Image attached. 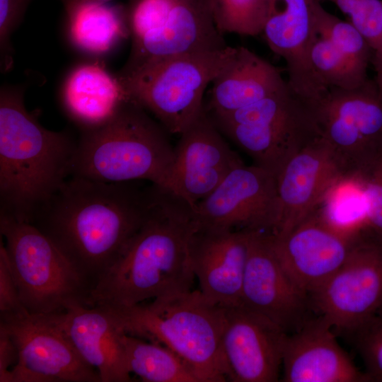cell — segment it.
I'll use <instances>...</instances> for the list:
<instances>
[{
  "label": "cell",
  "mask_w": 382,
  "mask_h": 382,
  "mask_svg": "<svg viewBox=\"0 0 382 382\" xmlns=\"http://www.w3.org/2000/svg\"><path fill=\"white\" fill-rule=\"evenodd\" d=\"M70 176L31 224L57 247L93 289L144 224L152 184Z\"/></svg>",
  "instance_id": "cell-1"
},
{
  "label": "cell",
  "mask_w": 382,
  "mask_h": 382,
  "mask_svg": "<svg viewBox=\"0 0 382 382\" xmlns=\"http://www.w3.org/2000/svg\"><path fill=\"white\" fill-rule=\"evenodd\" d=\"M195 209L170 190L152 184L144 224L100 277L90 306L129 307L192 291L195 277L189 244L198 226Z\"/></svg>",
  "instance_id": "cell-2"
},
{
  "label": "cell",
  "mask_w": 382,
  "mask_h": 382,
  "mask_svg": "<svg viewBox=\"0 0 382 382\" xmlns=\"http://www.w3.org/2000/svg\"><path fill=\"white\" fill-rule=\"evenodd\" d=\"M66 131L47 129L25 108L23 90L0 91V214L32 224L71 176L76 148Z\"/></svg>",
  "instance_id": "cell-3"
},
{
  "label": "cell",
  "mask_w": 382,
  "mask_h": 382,
  "mask_svg": "<svg viewBox=\"0 0 382 382\" xmlns=\"http://www.w3.org/2000/svg\"><path fill=\"white\" fill-rule=\"evenodd\" d=\"M104 307L125 334L171 349L191 366L200 382L228 379L221 346L224 309L199 290L129 307Z\"/></svg>",
  "instance_id": "cell-4"
},
{
  "label": "cell",
  "mask_w": 382,
  "mask_h": 382,
  "mask_svg": "<svg viewBox=\"0 0 382 382\" xmlns=\"http://www.w3.org/2000/svg\"><path fill=\"white\" fill-rule=\"evenodd\" d=\"M168 134L129 99L108 124L81 132L71 176L106 183L147 180L168 189L174 157Z\"/></svg>",
  "instance_id": "cell-5"
},
{
  "label": "cell",
  "mask_w": 382,
  "mask_h": 382,
  "mask_svg": "<svg viewBox=\"0 0 382 382\" xmlns=\"http://www.w3.org/2000/svg\"><path fill=\"white\" fill-rule=\"evenodd\" d=\"M0 231L21 301L28 312L53 314L91 306V284L34 225L0 214Z\"/></svg>",
  "instance_id": "cell-6"
},
{
  "label": "cell",
  "mask_w": 382,
  "mask_h": 382,
  "mask_svg": "<svg viewBox=\"0 0 382 382\" xmlns=\"http://www.w3.org/2000/svg\"><path fill=\"white\" fill-rule=\"evenodd\" d=\"M235 48L174 56L116 75L129 99L151 112L169 134H180L203 112L204 91Z\"/></svg>",
  "instance_id": "cell-7"
},
{
  "label": "cell",
  "mask_w": 382,
  "mask_h": 382,
  "mask_svg": "<svg viewBox=\"0 0 382 382\" xmlns=\"http://www.w3.org/2000/svg\"><path fill=\"white\" fill-rule=\"evenodd\" d=\"M125 8L132 47L119 74L228 46L216 26L210 0H128Z\"/></svg>",
  "instance_id": "cell-8"
},
{
  "label": "cell",
  "mask_w": 382,
  "mask_h": 382,
  "mask_svg": "<svg viewBox=\"0 0 382 382\" xmlns=\"http://www.w3.org/2000/svg\"><path fill=\"white\" fill-rule=\"evenodd\" d=\"M210 115L221 133L255 165L274 175L291 154L319 136L312 105L289 84L246 107Z\"/></svg>",
  "instance_id": "cell-9"
},
{
  "label": "cell",
  "mask_w": 382,
  "mask_h": 382,
  "mask_svg": "<svg viewBox=\"0 0 382 382\" xmlns=\"http://www.w3.org/2000/svg\"><path fill=\"white\" fill-rule=\"evenodd\" d=\"M312 106L319 136L343 175H362L382 157V93L374 79L329 88Z\"/></svg>",
  "instance_id": "cell-10"
},
{
  "label": "cell",
  "mask_w": 382,
  "mask_h": 382,
  "mask_svg": "<svg viewBox=\"0 0 382 382\" xmlns=\"http://www.w3.org/2000/svg\"><path fill=\"white\" fill-rule=\"evenodd\" d=\"M309 298L334 331L352 335L361 326L382 307V234L363 228L343 264Z\"/></svg>",
  "instance_id": "cell-11"
},
{
  "label": "cell",
  "mask_w": 382,
  "mask_h": 382,
  "mask_svg": "<svg viewBox=\"0 0 382 382\" xmlns=\"http://www.w3.org/2000/svg\"><path fill=\"white\" fill-rule=\"evenodd\" d=\"M0 327L11 336L18 353L7 382H101L53 314L1 313Z\"/></svg>",
  "instance_id": "cell-12"
},
{
  "label": "cell",
  "mask_w": 382,
  "mask_h": 382,
  "mask_svg": "<svg viewBox=\"0 0 382 382\" xmlns=\"http://www.w3.org/2000/svg\"><path fill=\"white\" fill-rule=\"evenodd\" d=\"M195 207L198 228L272 233L278 215L275 175L243 163Z\"/></svg>",
  "instance_id": "cell-13"
},
{
  "label": "cell",
  "mask_w": 382,
  "mask_h": 382,
  "mask_svg": "<svg viewBox=\"0 0 382 382\" xmlns=\"http://www.w3.org/2000/svg\"><path fill=\"white\" fill-rule=\"evenodd\" d=\"M318 0H262V35L270 49L286 64L291 89L310 103L328 91L312 68L311 45L318 33L315 6Z\"/></svg>",
  "instance_id": "cell-14"
},
{
  "label": "cell",
  "mask_w": 382,
  "mask_h": 382,
  "mask_svg": "<svg viewBox=\"0 0 382 382\" xmlns=\"http://www.w3.org/2000/svg\"><path fill=\"white\" fill-rule=\"evenodd\" d=\"M241 304L267 317L287 333L308 320L311 301L282 266L271 232L251 231L243 283Z\"/></svg>",
  "instance_id": "cell-15"
},
{
  "label": "cell",
  "mask_w": 382,
  "mask_h": 382,
  "mask_svg": "<svg viewBox=\"0 0 382 382\" xmlns=\"http://www.w3.org/2000/svg\"><path fill=\"white\" fill-rule=\"evenodd\" d=\"M179 135L168 189L195 206L243 162L224 139L206 108Z\"/></svg>",
  "instance_id": "cell-16"
},
{
  "label": "cell",
  "mask_w": 382,
  "mask_h": 382,
  "mask_svg": "<svg viewBox=\"0 0 382 382\" xmlns=\"http://www.w3.org/2000/svg\"><path fill=\"white\" fill-rule=\"evenodd\" d=\"M224 309L221 346L228 380L277 381L288 333L267 317L242 304Z\"/></svg>",
  "instance_id": "cell-17"
},
{
  "label": "cell",
  "mask_w": 382,
  "mask_h": 382,
  "mask_svg": "<svg viewBox=\"0 0 382 382\" xmlns=\"http://www.w3.org/2000/svg\"><path fill=\"white\" fill-rule=\"evenodd\" d=\"M342 175L320 136L291 154L275 174L278 215L272 233L284 234L301 223Z\"/></svg>",
  "instance_id": "cell-18"
},
{
  "label": "cell",
  "mask_w": 382,
  "mask_h": 382,
  "mask_svg": "<svg viewBox=\"0 0 382 382\" xmlns=\"http://www.w3.org/2000/svg\"><path fill=\"white\" fill-rule=\"evenodd\" d=\"M251 231L198 228L189 244V258L201 293L223 307L241 304Z\"/></svg>",
  "instance_id": "cell-19"
},
{
  "label": "cell",
  "mask_w": 382,
  "mask_h": 382,
  "mask_svg": "<svg viewBox=\"0 0 382 382\" xmlns=\"http://www.w3.org/2000/svg\"><path fill=\"white\" fill-rule=\"evenodd\" d=\"M271 235L274 250L284 270L308 296L343 264L354 239L332 230L315 211L289 231Z\"/></svg>",
  "instance_id": "cell-20"
},
{
  "label": "cell",
  "mask_w": 382,
  "mask_h": 382,
  "mask_svg": "<svg viewBox=\"0 0 382 382\" xmlns=\"http://www.w3.org/2000/svg\"><path fill=\"white\" fill-rule=\"evenodd\" d=\"M284 382H369L321 317L287 335L282 355Z\"/></svg>",
  "instance_id": "cell-21"
},
{
  "label": "cell",
  "mask_w": 382,
  "mask_h": 382,
  "mask_svg": "<svg viewBox=\"0 0 382 382\" xmlns=\"http://www.w3.org/2000/svg\"><path fill=\"white\" fill-rule=\"evenodd\" d=\"M66 337L101 382L131 381L125 359V334L103 306H79L53 313Z\"/></svg>",
  "instance_id": "cell-22"
},
{
  "label": "cell",
  "mask_w": 382,
  "mask_h": 382,
  "mask_svg": "<svg viewBox=\"0 0 382 382\" xmlns=\"http://www.w3.org/2000/svg\"><path fill=\"white\" fill-rule=\"evenodd\" d=\"M129 99L117 75L98 61L75 66L66 75L60 94L65 114L81 132L108 124Z\"/></svg>",
  "instance_id": "cell-23"
},
{
  "label": "cell",
  "mask_w": 382,
  "mask_h": 382,
  "mask_svg": "<svg viewBox=\"0 0 382 382\" xmlns=\"http://www.w3.org/2000/svg\"><path fill=\"white\" fill-rule=\"evenodd\" d=\"M207 110L220 115L253 104L286 87L280 69L248 48L236 47L212 81Z\"/></svg>",
  "instance_id": "cell-24"
},
{
  "label": "cell",
  "mask_w": 382,
  "mask_h": 382,
  "mask_svg": "<svg viewBox=\"0 0 382 382\" xmlns=\"http://www.w3.org/2000/svg\"><path fill=\"white\" fill-rule=\"evenodd\" d=\"M65 11L70 42L87 54L104 56L129 37L125 6L84 3Z\"/></svg>",
  "instance_id": "cell-25"
},
{
  "label": "cell",
  "mask_w": 382,
  "mask_h": 382,
  "mask_svg": "<svg viewBox=\"0 0 382 382\" xmlns=\"http://www.w3.org/2000/svg\"><path fill=\"white\" fill-rule=\"evenodd\" d=\"M318 218L341 236L353 239L367 224L363 185L357 175H342L315 209Z\"/></svg>",
  "instance_id": "cell-26"
},
{
  "label": "cell",
  "mask_w": 382,
  "mask_h": 382,
  "mask_svg": "<svg viewBox=\"0 0 382 382\" xmlns=\"http://www.w3.org/2000/svg\"><path fill=\"white\" fill-rule=\"evenodd\" d=\"M127 368L147 382H200L180 357L168 347L125 334Z\"/></svg>",
  "instance_id": "cell-27"
},
{
  "label": "cell",
  "mask_w": 382,
  "mask_h": 382,
  "mask_svg": "<svg viewBox=\"0 0 382 382\" xmlns=\"http://www.w3.org/2000/svg\"><path fill=\"white\" fill-rule=\"evenodd\" d=\"M315 18L317 33L329 39L354 69L368 76L373 51L361 33L351 23L327 11L319 0L315 6Z\"/></svg>",
  "instance_id": "cell-28"
},
{
  "label": "cell",
  "mask_w": 382,
  "mask_h": 382,
  "mask_svg": "<svg viewBox=\"0 0 382 382\" xmlns=\"http://www.w3.org/2000/svg\"><path fill=\"white\" fill-rule=\"evenodd\" d=\"M310 60L316 76L327 89H353L369 79L352 66L329 39L318 33L311 47Z\"/></svg>",
  "instance_id": "cell-29"
},
{
  "label": "cell",
  "mask_w": 382,
  "mask_h": 382,
  "mask_svg": "<svg viewBox=\"0 0 382 382\" xmlns=\"http://www.w3.org/2000/svg\"><path fill=\"white\" fill-rule=\"evenodd\" d=\"M217 29L221 34H261L262 0H210Z\"/></svg>",
  "instance_id": "cell-30"
},
{
  "label": "cell",
  "mask_w": 382,
  "mask_h": 382,
  "mask_svg": "<svg viewBox=\"0 0 382 382\" xmlns=\"http://www.w3.org/2000/svg\"><path fill=\"white\" fill-rule=\"evenodd\" d=\"M328 1L347 15L351 23L361 33L371 46L373 54L382 43V1L381 0H319Z\"/></svg>",
  "instance_id": "cell-31"
},
{
  "label": "cell",
  "mask_w": 382,
  "mask_h": 382,
  "mask_svg": "<svg viewBox=\"0 0 382 382\" xmlns=\"http://www.w3.org/2000/svg\"><path fill=\"white\" fill-rule=\"evenodd\" d=\"M350 335L369 381L382 382V307Z\"/></svg>",
  "instance_id": "cell-32"
},
{
  "label": "cell",
  "mask_w": 382,
  "mask_h": 382,
  "mask_svg": "<svg viewBox=\"0 0 382 382\" xmlns=\"http://www.w3.org/2000/svg\"><path fill=\"white\" fill-rule=\"evenodd\" d=\"M31 0H0V54L2 71L13 64L11 37L20 25Z\"/></svg>",
  "instance_id": "cell-33"
},
{
  "label": "cell",
  "mask_w": 382,
  "mask_h": 382,
  "mask_svg": "<svg viewBox=\"0 0 382 382\" xmlns=\"http://www.w3.org/2000/svg\"><path fill=\"white\" fill-rule=\"evenodd\" d=\"M362 183L367 207V224L382 234V157L365 174Z\"/></svg>",
  "instance_id": "cell-34"
},
{
  "label": "cell",
  "mask_w": 382,
  "mask_h": 382,
  "mask_svg": "<svg viewBox=\"0 0 382 382\" xmlns=\"http://www.w3.org/2000/svg\"><path fill=\"white\" fill-rule=\"evenodd\" d=\"M27 309L22 304L18 287L11 270L8 253L0 243V312L22 313Z\"/></svg>",
  "instance_id": "cell-35"
},
{
  "label": "cell",
  "mask_w": 382,
  "mask_h": 382,
  "mask_svg": "<svg viewBox=\"0 0 382 382\" xmlns=\"http://www.w3.org/2000/svg\"><path fill=\"white\" fill-rule=\"evenodd\" d=\"M17 347L8 333L0 327V382H7L10 370L18 361Z\"/></svg>",
  "instance_id": "cell-36"
},
{
  "label": "cell",
  "mask_w": 382,
  "mask_h": 382,
  "mask_svg": "<svg viewBox=\"0 0 382 382\" xmlns=\"http://www.w3.org/2000/svg\"><path fill=\"white\" fill-rule=\"evenodd\" d=\"M371 64L376 73L374 79L382 93V43L379 49L373 54Z\"/></svg>",
  "instance_id": "cell-37"
},
{
  "label": "cell",
  "mask_w": 382,
  "mask_h": 382,
  "mask_svg": "<svg viewBox=\"0 0 382 382\" xmlns=\"http://www.w3.org/2000/svg\"><path fill=\"white\" fill-rule=\"evenodd\" d=\"M60 1L63 4L64 9L66 10L81 4L92 3V2L107 3V2H110L112 0H60Z\"/></svg>",
  "instance_id": "cell-38"
}]
</instances>
